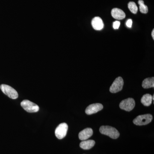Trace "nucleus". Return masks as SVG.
Masks as SVG:
<instances>
[{"label": "nucleus", "mask_w": 154, "mask_h": 154, "mask_svg": "<svg viewBox=\"0 0 154 154\" xmlns=\"http://www.w3.org/2000/svg\"><path fill=\"white\" fill-rule=\"evenodd\" d=\"M152 116L150 114L138 116L133 120V123L137 125H143L148 124L152 120Z\"/></svg>", "instance_id": "nucleus-2"}, {"label": "nucleus", "mask_w": 154, "mask_h": 154, "mask_svg": "<svg viewBox=\"0 0 154 154\" xmlns=\"http://www.w3.org/2000/svg\"><path fill=\"white\" fill-rule=\"evenodd\" d=\"M67 124L66 123H61L55 130V134L56 137L59 139H62L66 136L67 132Z\"/></svg>", "instance_id": "nucleus-7"}, {"label": "nucleus", "mask_w": 154, "mask_h": 154, "mask_svg": "<svg viewBox=\"0 0 154 154\" xmlns=\"http://www.w3.org/2000/svg\"><path fill=\"white\" fill-rule=\"evenodd\" d=\"M95 144V141L94 140H84L80 144L81 148L85 150L90 149L93 148Z\"/></svg>", "instance_id": "nucleus-12"}, {"label": "nucleus", "mask_w": 154, "mask_h": 154, "mask_svg": "<svg viewBox=\"0 0 154 154\" xmlns=\"http://www.w3.org/2000/svg\"><path fill=\"white\" fill-rule=\"evenodd\" d=\"M140 7V11L142 14H147L148 12V8L147 6L145 5L143 0H139L138 2Z\"/></svg>", "instance_id": "nucleus-15"}, {"label": "nucleus", "mask_w": 154, "mask_h": 154, "mask_svg": "<svg viewBox=\"0 0 154 154\" xmlns=\"http://www.w3.org/2000/svg\"><path fill=\"white\" fill-rule=\"evenodd\" d=\"M135 105V102L132 98H128L122 100L120 104L119 107L122 110L127 111H130L134 109Z\"/></svg>", "instance_id": "nucleus-6"}, {"label": "nucleus", "mask_w": 154, "mask_h": 154, "mask_svg": "<svg viewBox=\"0 0 154 154\" xmlns=\"http://www.w3.org/2000/svg\"><path fill=\"white\" fill-rule=\"evenodd\" d=\"M152 37L153 39H154V30H152Z\"/></svg>", "instance_id": "nucleus-19"}, {"label": "nucleus", "mask_w": 154, "mask_h": 154, "mask_svg": "<svg viewBox=\"0 0 154 154\" xmlns=\"http://www.w3.org/2000/svg\"><path fill=\"white\" fill-rule=\"evenodd\" d=\"M92 26L95 30H102L104 27V24L102 19L99 17H95L91 22Z\"/></svg>", "instance_id": "nucleus-9"}, {"label": "nucleus", "mask_w": 154, "mask_h": 154, "mask_svg": "<svg viewBox=\"0 0 154 154\" xmlns=\"http://www.w3.org/2000/svg\"><path fill=\"white\" fill-rule=\"evenodd\" d=\"M93 130L91 128H87L83 130L79 134V138L81 140H86L92 136Z\"/></svg>", "instance_id": "nucleus-10"}, {"label": "nucleus", "mask_w": 154, "mask_h": 154, "mask_svg": "<svg viewBox=\"0 0 154 154\" xmlns=\"http://www.w3.org/2000/svg\"><path fill=\"white\" fill-rule=\"evenodd\" d=\"M126 25L128 28H131L132 25V20L131 19H128L126 22Z\"/></svg>", "instance_id": "nucleus-18"}, {"label": "nucleus", "mask_w": 154, "mask_h": 154, "mask_svg": "<svg viewBox=\"0 0 154 154\" xmlns=\"http://www.w3.org/2000/svg\"><path fill=\"white\" fill-rule=\"evenodd\" d=\"M21 105L24 110L29 113H35L39 110L38 105L28 100H23L21 102Z\"/></svg>", "instance_id": "nucleus-3"}, {"label": "nucleus", "mask_w": 154, "mask_h": 154, "mask_svg": "<svg viewBox=\"0 0 154 154\" xmlns=\"http://www.w3.org/2000/svg\"><path fill=\"white\" fill-rule=\"evenodd\" d=\"M103 108V106L100 103L93 104L88 106L85 110V113L88 115L94 114L100 111Z\"/></svg>", "instance_id": "nucleus-8"}, {"label": "nucleus", "mask_w": 154, "mask_h": 154, "mask_svg": "<svg viewBox=\"0 0 154 154\" xmlns=\"http://www.w3.org/2000/svg\"><path fill=\"white\" fill-rule=\"evenodd\" d=\"M99 131L102 134L106 135L113 139L118 138L119 133L115 128L110 126H102L100 128Z\"/></svg>", "instance_id": "nucleus-1"}, {"label": "nucleus", "mask_w": 154, "mask_h": 154, "mask_svg": "<svg viewBox=\"0 0 154 154\" xmlns=\"http://www.w3.org/2000/svg\"><path fill=\"white\" fill-rule=\"evenodd\" d=\"M111 16L114 19L117 20H122L124 19L125 17V14L124 11L121 9L113 8L111 12Z\"/></svg>", "instance_id": "nucleus-11"}, {"label": "nucleus", "mask_w": 154, "mask_h": 154, "mask_svg": "<svg viewBox=\"0 0 154 154\" xmlns=\"http://www.w3.org/2000/svg\"><path fill=\"white\" fill-rule=\"evenodd\" d=\"M152 101V96L149 94H146L143 95L141 99V103L145 106H150L151 105Z\"/></svg>", "instance_id": "nucleus-14"}, {"label": "nucleus", "mask_w": 154, "mask_h": 154, "mask_svg": "<svg viewBox=\"0 0 154 154\" xmlns=\"http://www.w3.org/2000/svg\"><path fill=\"white\" fill-rule=\"evenodd\" d=\"M0 88L3 93L12 99H17L18 97V93L14 88L6 85H2Z\"/></svg>", "instance_id": "nucleus-4"}, {"label": "nucleus", "mask_w": 154, "mask_h": 154, "mask_svg": "<svg viewBox=\"0 0 154 154\" xmlns=\"http://www.w3.org/2000/svg\"><path fill=\"white\" fill-rule=\"evenodd\" d=\"M124 85V81L121 77L116 78L110 86V91L111 93H117L122 91Z\"/></svg>", "instance_id": "nucleus-5"}, {"label": "nucleus", "mask_w": 154, "mask_h": 154, "mask_svg": "<svg viewBox=\"0 0 154 154\" xmlns=\"http://www.w3.org/2000/svg\"><path fill=\"white\" fill-rule=\"evenodd\" d=\"M120 22L119 21H116L113 22V28L115 29H118L120 26Z\"/></svg>", "instance_id": "nucleus-17"}, {"label": "nucleus", "mask_w": 154, "mask_h": 154, "mask_svg": "<svg viewBox=\"0 0 154 154\" xmlns=\"http://www.w3.org/2000/svg\"><path fill=\"white\" fill-rule=\"evenodd\" d=\"M142 87L144 89H148V88H154V77L145 79L142 82Z\"/></svg>", "instance_id": "nucleus-13"}, {"label": "nucleus", "mask_w": 154, "mask_h": 154, "mask_svg": "<svg viewBox=\"0 0 154 154\" xmlns=\"http://www.w3.org/2000/svg\"><path fill=\"white\" fill-rule=\"evenodd\" d=\"M128 8L133 14H136L138 11V8L134 2H130L128 4Z\"/></svg>", "instance_id": "nucleus-16"}]
</instances>
